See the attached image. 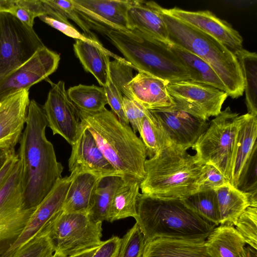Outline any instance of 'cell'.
Instances as JSON below:
<instances>
[{"instance_id": "50", "label": "cell", "mask_w": 257, "mask_h": 257, "mask_svg": "<svg viewBox=\"0 0 257 257\" xmlns=\"http://www.w3.org/2000/svg\"><path fill=\"white\" fill-rule=\"evenodd\" d=\"M246 257H257V249L249 245L245 247Z\"/></svg>"}, {"instance_id": "18", "label": "cell", "mask_w": 257, "mask_h": 257, "mask_svg": "<svg viewBox=\"0 0 257 257\" xmlns=\"http://www.w3.org/2000/svg\"><path fill=\"white\" fill-rule=\"evenodd\" d=\"M75 9L89 24L108 27L110 30H130L127 12L132 1L72 0Z\"/></svg>"}, {"instance_id": "42", "label": "cell", "mask_w": 257, "mask_h": 257, "mask_svg": "<svg viewBox=\"0 0 257 257\" xmlns=\"http://www.w3.org/2000/svg\"><path fill=\"white\" fill-rule=\"evenodd\" d=\"M228 183L229 181L214 166L208 164L202 166L198 191L216 189Z\"/></svg>"}, {"instance_id": "37", "label": "cell", "mask_w": 257, "mask_h": 257, "mask_svg": "<svg viewBox=\"0 0 257 257\" xmlns=\"http://www.w3.org/2000/svg\"><path fill=\"white\" fill-rule=\"evenodd\" d=\"M9 13L31 28L33 27L36 17L46 15L42 0H13Z\"/></svg>"}, {"instance_id": "16", "label": "cell", "mask_w": 257, "mask_h": 257, "mask_svg": "<svg viewBox=\"0 0 257 257\" xmlns=\"http://www.w3.org/2000/svg\"><path fill=\"white\" fill-rule=\"evenodd\" d=\"M30 101L28 89L0 101V149L15 150L25 126Z\"/></svg>"}, {"instance_id": "4", "label": "cell", "mask_w": 257, "mask_h": 257, "mask_svg": "<svg viewBox=\"0 0 257 257\" xmlns=\"http://www.w3.org/2000/svg\"><path fill=\"white\" fill-rule=\"evenodd\" d=\"M202 165L196 156L171 143L146 160L142 193L160 198L184 199L198 191Z\"/></svg>"}, {"instance_id": "31", "label": "cell", "mask_w": 257, "mask_h": 257, "mask_svg": "<svg viewBox=\"0 0 257 257\" xmlns=\"http://www.w3.org/2000/svg\"><path fill=\"white\" fill-rule=\"evenodd\" d=\"M241 68L247 113L257 116V55L243 48L234 53Z\"/></svg>"}, {"instance_id": "7", "label": "cell", "mask_w": 257, "mask_h": 257, "mask_svg": "<svg viewBox=\"0 0 257 257\" xmlns=\"http://www.w3.org/2000/svg\"><path fill=\"white\" fill-rule=\"evenodd\" d=\"M239 115L230 107L215 117L192 146L199 163L216 167L230 183L232 157Z\"/></svg>"}, {"instance_id": "17", "label": "cell", "mask_w": 257, "mask_h": 257, "mask_svg": "<svg viewBox=\"0 0 257 257\" xmlns=\"http://www.w3.org/2000/svg\"><path fill=\"white\" fill-rule=\"evenodd\" d=\"M151 111L171 143L184 151L192 147L209 124L206 120L181 110Z\"/></svg>"}, {"instance_id": "40", "label": "cell", "mask_w": 257, "mask_h": 257, "mask_svg": "<svg viewBox=\"0 0 257 257\" xmlns=\"http://www.w3.org/2000/svg\"><path fill=\"white\" fill-rule=\"evenodd\" d=\"M236 188L247 195L257 194V144L242 169Z\"/></svg>"}, {"instance_id": "22", "label": "cell", "mask_w": 257, "mask_h": 257, "mask_svg": "<svg viewBox=\"0 0 257 257\" xmlns=\"http://www.w3.org/2000/svg\"><path fill=\"white\" fill-rule=\"evenodd\" d=\"M133 66L125 59H114L109 62L108 78L104 87L108 104L119 120L126 124L129 123L123 108V97L132 98L127 85L133 78Z\"/></svg>"}, {"instance_id": "15", "label": "cell", "mask_w": 257, "mask_h": 257, "mask_svg": "<svg viewBox=\"0 0 257 257\" xmlns=\"http://www.w3.org/2000/svg\"><path fill=\"white\" fill-rule=\"evenodd\" d=\"M71 146L72 151L68 161L70 174L74 175L79 173L89 172L101 178L121 176L105 159L86 127L82 125L80 134Z\"/></svg>"}, {"instance_id": "33", "label": "cell", "mask_w": 257, "mask_h": 257, "mask_svg": "<svg viewBox=\"0 0 257 257\" xmlns=\"http://www.w3.org/2000/svg\"><path fill=\"white\" fill-rule=\"evenodd\" d=\"M67 92L70 100L81 111H97L108 104L106 94L103 86L80 84L70 87Z\"/></svg>"}, {"instance_id": "11", "label": "cell", "mask_w": 257, "mask_h": 257, "mask_svg": "<svg viewBox=\"0 0 257 257\" xmlns=\"http://www.w3.org/2000/svg\"><path fill=\"white\" fill-rule=\"evenodd\" d=\"M42 107L53 134L61 136L72 145L80 134L82 124L79 110L69 98L63 81L52 84Z\"/></svg>"}, {"instance_id": "39", "label": "cell", "mask_w": 257, "mask_h": 257, "mask_svg": "<svg viewBox=\"0 0 257 257\" xmlns=\"http://www.w3.org/2000/svg\"><path fill=\"white\" fill-rule=\"evenodd\" d=\"M146 241L137 223L121 238L117 257H142Z\"/></svg>"}, {"instance_id": "35", "label": "cell", "mask_w": 257, "mask_h": 257, "mask_svg": "<svg viewBox=\"0 0 257 257\" xmlns=\"http://www.w3.org/2000/svg\"><path fill=\"white\" fill-rule=\"evenodd\" d=\"M184 205L215 226L220 224L218 200L214 189L198 191L181 199Z\"/></svg>"}, {"instance_id": "43", "label": "cell", "mask_w": 257, "mask_h": 257, "mask_svg": "<svg viewBox=\"0 0 257 257\" xmlns=\"http://www.w3.org/2000/svg\"><path fill=\"white\" fill-rule=\"evenodd\" d=\"M123 108L126 118L128 123H131L133 130L135 133H140L143 119L146 115L148 109L125 96L123 97Z\"/></svg>"}, {"instance_id": "34", "label": "cell", "mask_w": 257, "mask_h": 257, "mask_svg": "<svg viewBox=\"0 0 257 257\" xmlns=\"http://www.w3.org/2000/svg\"><path fill=\"white\" fill-rule=\"evenodd\" d=\"M139 134L149 158L157 155L172 143L153 112L149 110L143 119Z\"/></svg>"}, {"instance_id": "14", "label": "cell", "mask_w": 257, "mask_h": 257, "mask_svg": "<svg viewBox=\"0 0 257 257\" xmlns=\"http://www.w3.org/2000/svg\"><path fill=\"white\" fill-rule=\"evenodd\" d=\"M73 175L60 179L37 207L22 233L3 257H13L15 254L41 230L57 214L62 210Z\"/></svg>"}, {"instance_id": "26", "label": "cell", "mask_w": 257, "mask_h": 257, "mask_svg": "<svg viewBox=\"0 0 257 257\" xmlns=\"http://www.w3.org/2000/svg\"><path fill=\"white\" fill-rule=\"evenodd\" d=\"M142 257H214L204 241L158 238L146 243Z\"/></svg>"}, {"instance_id": "23", "label": "cell", "mask_w": 257, "mask_h": 257, "mask_svg": "<svg viewBox=\"0 0 257 257\" xmlns=\"http://www.w3.org/2000/svg\"><path fill=\"white\" fill-rule=\"evenodd\" d=\"M257 116L248 113L239 115L232 157L230 183L235 188L245 163L257 144Z\"/></svg>"}, {"instance_id": "36", "label": "cell", "mask_w": 257, "mask_h": 257, "mask_svg": "<svg viewBox=\"0 0 257 257\" xmlns=\"http://www.w3.org/2000/svg\"><path fill=\"white\" fill-rule=\"evenodd\" d=\"M55 251V246L50 236L49 222L13 257H52Z\"/></svg>"}, {"instance_id": "5", "label": "cell", "mask_w": 257, "mask_h": 257, "mask_svg": "<svg viewBox=\"0 0 257 257\" xmlns=\"http://www.w3.org/2000/svg\"><path fill=\"white\" fill-rule=\"evenodd\" d=\"M162 17L171 43L193 53L209 65L224 84L228 96L237 98L243 95L244 79L232 51L210 36L163 11Z\"/></svg>"}, {"instance_id": "25", "label": "cell", "mask_w": 257, "mask_h": 257, "mask_svg": "<svg viewBox=\"0 0 257 257\" xmlns=\"http://www.w3.org/2000/svg\"><path fill=\"white\" fill-rule=\"evenodd\" d=\"M73 49L84 70L91 73L101 86H104L108 80L110 56L121 58L107 50L100 43L78 40Z\"/></svg>"}, {"instance_id": "24", "label": "cell", "mask_w": 257, "mask_h": 257, "mask_svg": "<svg viewBox=\"0 0 257 257\" xmlns=\"http://www.w3.org/2000/svg\"><path fill=\"white\" fill-rule=\"evenodd\" d=\"M62 211L66 213L88 214L101 178L89 172L73 175Z\"/></svg>"}, {"instance_id": "45", "label": "cell", "mask_w": 257, "mask_h": 257, "mask_svg": "<svg viewBox=\"0 0 257 257\" xmlns=\"http://www.w3.org/2000/svg\"><path fill=\"white\" fill-rule=\"evenodd\" d=\"M121 241V238L117 236L102 241L92 257H117Z\"/></svg>"}, {"instance_id": "1", "label": "cell", "mask_w": 257, "mask_h": 257, "mask_svg": "<svg viewBox=\"0 0 257 257\" xmlns=\"http://www.w3.org/2000/svg\"><path fill=\"white\" fill-rule=\"evenodd\" d=\"M47 126L42 106L31 100L17 153L22 166V191L28 208H36L62 177L63 167L46 137Z\"/></svg>"}, {"instance_id": "12", "label": "cell", "mask_w": 257, "mask_h": 257, "mask_svg": "<svg viewBox=\"0 0 257 257\" xmlns=\"http://www.w3.org/2000/svg\"><path fill=\"white\" fill-rule=\"evenodd\" d=\"M60 55L46 46L39 49L22 65L0 81V101L22 89H28L57 69Z\"/></svg>"}, {"instance_id": "2", "label": "cell", "mask_w": 257, "mask_h": 257, "mask_svg": "<svg viewBox=\"0 0 257 257\" xmlns=\"http://www.w3.org/2000/svg\"><path fill=\"white\" fill-rule=\"evenodd\" d=\"M79 113L82 125L89 130L105 159L122 178L142 182L147 152L131 126L121 122L105 107L95 112Z\"/></svg>"}, {"instance_id": "10", "label": "cell", "mask_w": 257, "mask_h": 257, "mask_svg": "<svg viewBox=\"0 0 257 257\" xmlns=\"http://www.w3.org/2000/svg\"><path fill=\"white\" fill-rule=\"evenodd\" d=\"M167 87L175 104L173 109L186 112L206 121L220 113L228 96L224 91L191 81L169 83Z\"/></svg>"}, {"instance_id": "51", "label": "cell", "mask_w": 257, "mask_h": 257, "mask_svg": "<svg viewBox=\"0 0 257 257\" xmlns=\"http://www.w3.org/2000/svg\"><path fill=\"white\" fill-rule=\"evenodd\" d=\"M52 257H68L64 254L57 251H55Z\"/></svg>"}, {"instance_id": "13", "label": "cell", "mask_w": 257, "mask_h": 257, "mask_svg": "<svg viewBox=\"0 0 257 257\" xmlns=\"http://www.w3.org/2000/svg\"><path fill=\"white\" fill-rule=\"evenodd\" d=\"M162 11L210 36L233 53L243 48V39L238 31L208 10L190 11L175 7L163 8Z\"/></svg>"}, {"instance_id": "29", "label": "cell", "mask_w": 257, "mask_h": 257, "mask_svg": "<svg viewBox=\"0 0 257 257\" xmlns=\"http://www.w3.org/2000/svg\"><path fill=\"white\" fill-rule=\"evenodd\" d=\"M220 225L234 226L241 214L250 206L247 194L230 183L216 189Z\"/></svg>"}, {"instance_id": "49", "label": "cell", "mask_w": 257, "mask_h": 257, "mask_svg": "<svg viewBox=\"0 0 257 257\" xmlns=\"http://www.w3.org/2000/svg\"><path fill=\"white\" fill-rule=\"evenodd\" d=\"M98 247L85 251L83 252L70 257H92Z\"/></svg>"}, {"instance_id": "19", "label": "cell", "mask_w": 257, "mask_h": 257, "mask_svg": "<svg viewBox=\"0 0 257 257\" xmlns=\"http://www.w3.org/2000/svg\"><path fill=\"white\" fill-rule=\"evenodd\" d=\"M36 208L26 207L22 188L1 206L0 257L18 239Z\"/></svg>"}, {"instance_id": "9", "label": "cell", "mask_w": 257, "mask_h": 257, "mask_svg": "<svg viewBox=\"0 0 257 257\" xmlns=\"http://www.w3.org/2000/svg\"><path fill=\"white\" fill-rule=\"evenodd\" d=\"M45 47L33 28L0 12V81Z\"/></svg>"}, {"instance_id": "20", "label": "cell", "mask_w": 257, "mask_h": 257, "mask_svg": "<svg viewBox=\"0 0 257 257\" xmlns=\"http://www.w3.org/2000/svg\"><path fill=\"white\" fill-rule=\"evenodd\" d=\"M167 84L159 78L139 72L127 87L132 99L150 111H160L173 109L175 106Z\"/></svg>"}, {"instance_id": "27", "label": "cell", "mask_w": 257, "mask_h": 257, "mask_svg": "<svg viewBox=\"0 0 257 257\" xmlns=\"http://www.w3.org/2000/svg\"><path fill=\"white\" fill-rule=\"evenodd\" d=\"M205 243L214 257H246V242L233 225L215 227Z\"/></svg>"}, {"instance_id": "6", "label": "cell", "mask_w": 257, "mask_h": 257, "mask_svg": "<svg viewBox=\"0 0 257 257\" xmlns=\"http://www.w3.org/2000/svg\"><path fill=\"white\" fill-rule=\"evenodd\" d=\"M106 35L128 61L139 72H144L168 83L190 81L186 68L163 43L136 29L113 30Z\"/></svg>"}, {"instance_id": "30", "label": "cell", "mask_w": 257, "mask_h": 257, "mask_svg": "<svg viewBox=\"0 0 257 257\" xmlns=\"http://www.w3.org/2000/svg\"><path fill=\"white\" fill-rule=\"evenodd\" d=\"M141 182L122 178L113 196L109 222L137 216V202Z\"/></svg>"}, {"instance_id": "28", "label": "cell", "mask_w": 257, "mask_h": 257, "mask_svg": "<svg viewBox=\"0 0 257 257\" xmlns=\"http://www.w3.org/2000/svg\"><path fill=\"white\" fill-rule=\"evenodd\" d=\"M169 47L188 72L190 81L210 85L226 92L222 81L206 62L197 55L175 44L171 43Z\"/></svg>"}, {"instance_id": "38", "label": "cell", "mask_w": 257, "mask_h": 257, "mask_svg": "<svg viewBox=\"0 0 257 257\" xmlns=\"http://www.w3.org/2000/svg\"><path fill=\"white\" fill-rule=\"evenodd\" d=\"M234 226L246 244L257 249V207H247Z\"/></svg>"}, {"instance_id": "21", "label": "cell", "mask_w": 257, "mask_h": 257, "mask_svg": "<svg viewBox=\"0 0 257 257\" xmlns=\"http://www.w3.org/2000/svg\"><path fill=\"white\" fill-rule=\"evenodd\" d=\"M162 9L153 1H132L127 12L130 30L136 29L169 45L168 31L162 17Z\"/></svg>"}, {"instance_id": "8", "label": "cell", "mask_w": 257, "mask_h": 257, "mask_svg": "<svg viewBox=\"0 0 257 257\" xmlns=\"http://www.w3.org/2000/svg\"><path fill=\"white\" fill-rule=\"evenodd\" d=\"M49 229L55 251L68 257L98 247L102 242V222L88 214L62 210L49 221Z\"/></svg>"}, {"instance_id": "41", "label": "cell", "mask_w": 257, "mask_h": 257, "mask_svg": "<svg viewBox=\"0 0 257 257\" xmlns=\"http://www.w3.org/2000/svg\"><path fill=\"white\" fill-rule=\"evenodd\" d=\"M49 6L56 10L68 20L74 21L82 30L83 34L93 41H98L91 32L89 24L81 17L75 9L72 0H45Z\"/></svg>"}, {"instance_id": "32", "label": "cell", "mask_w": 257, "mask_h": 257, "mask_svg": "<svg viewBox=\"0 0 257 257\" xmlns=\"http://www.w3.org/2000/svg\"><path fill=\"white\" fill-rule=\"evenodd\" d=\"M121 179L120 176L101 178L96 189L92 205L88 213L94 220L102 222L103 221H109L113 196Z\"/></svg>"}, {"instance_id": "3", "label": "cell", "mask_w": 257, "mask_h": 257, "mask_svg": "<svg viewBox=\"0 0 257 257\" xmlns=\"http://www.w3.org/2000/svg\"><path fill=\"white\" fill-rule=\"evenodd\" d=\"M135 219L146 243L158 238L204 241L215 227L186 206L181 199L142 193L137 199Z\"/></svg>"}, {"instance_id": "44", "label": "cell", "mask_w": 257, "mask_h": 257, "mask_svg": "<svg viewBox=\"0 0 257 257\" xmlns=\"http://www.w3.org/2000/svg\"><path fill=\"white\" fill-rule=\"evenodd\" d=\"M39 18L43 22L59 31L66 36L74 38L76 40H82L96 43L99 41L92 40L87 38L83 33L79 32L72 24L56 20L48 16H42Z\"/></svg>"}, {"instance_id": "48", "label": "cell", "mask_w": 257, "mask_h": 257, "mask_svg": "<svg viewBox=\"0 0 257 257\" xmlns=\"http://www.w3.org/2000/svg\"><path fill=\"white\" fill-rule=\"evenodd\" d=\"M13 0H0V12L10 13Z\"/></svg>"}, {"instance_id": "47", "label": "cell", "mask_w": 257, "mask_h": 257, "mask_svg": "<svg viewBox=\"0 0 257 257\" xmlns=\"http://www.w3.org/2000/svg\"><path fill=\"white\" fill-rule=\"evenodd\" d=\"M15 152V150L11 151L6 149H0V170L5 165L9 157Z\"/></svg>"}, {"instance_id": "46", "label": "cell", "mask_w": 257, "mask_h": 257, "mask_svg": "<svg viewBox=\"0 0 257 257\" xmlns=\"http://www.w3.org/2000/svg\"><path fill=\"white\" fill-rule=\"evenodd\" d=\"M19 160L16 152L13 153L8 159L4 166L0 170V190L13 172L16 164Z\"/></svg>"}]
</instances>
